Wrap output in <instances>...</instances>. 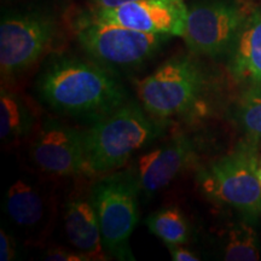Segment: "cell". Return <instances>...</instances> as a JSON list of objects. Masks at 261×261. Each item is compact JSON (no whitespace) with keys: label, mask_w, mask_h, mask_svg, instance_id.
I'll use <instances>...</instances> for the list:
<instances>
[{"label":"cell","mask_w":261,"mask_h":261,"mask_svg":"<svg viewBox=\"0 0 261 261\" xmlns=\"http://www.w3.org/2000/svg\"><path fill=\"white\" fill-rule=\"evenodd\" d=\"M38 92L58 114L92 122L127 103L123 86L106 68L76 57L51 61L39 75Z\"/></svg>","instance_id":"6da1fadb"},{"label":"cell","mask_w":261,"mask_h":261,"mask_svg":"<svg viewBox=\"0 0 261 261\" xmlns=\"http://www.w3.org/2000/svg\"><path fill=\"white\" fill-rule=\"evenodd\" d=\"M163 128L135 103H125L84 130L86 174L121 168L130 156L161 136Z\"/></svg>","instance_id":"7a4b0ae2"},{"label":"cell","mask_w":261,"mask_h":261,"mask_svg":"<svg viewBox=\"0 0 261 261\" xmlns=\"http://www.w3.org/2000/svg\"><path fill=\"white\" fill-rule=\"evenodd\" d=\"M259 162L256 143L241 142L198 174L201 190L210 200L255 220L261 217Z\"/></svg>","instance_id":"3957f363"},{"label":"cell","mask_w":261,"mask_h":261,"mask_svg":"<svg viewBox=\"0 0 261 261\" xmlns=\"http://www.w3.org/2000/svg\"><path fill=\"white\" fill-rule=\"evenodd\" d=\"M139 194L138 180L129 171L108 174L92 188L91 202L108 257L135 260L129 238L139 221Z\"/></svg>","instance_id":"277c9868"},{"label":"cell","mask_w":261,"mask_h":261,"mask_svg":"<svg viewBox=\"0 0 261 261\" xmlns=\"http://www.w3.org/2000/svg\"><path fill=\"white\" fill-rule=\"evenodd\" d=\"M204 89V76L189 56L166 61L154 73L136 84L143 109L158 119H168L190 112Z\"/></svg>","instance_id":"5b68a950"},{"label":"cell","mask_w":261,"mask_h":261,"mask_svg":"<svg viewBox=\"0 0 261 261\" xmlns=\"http://www.w3.org/2000/svg\"><path fill=\"white\" fill-rule=\"evenodd\" d=\"M77 40L91 57L107 65L133 67L149 60L171 35L151 34L94 18L79 21Z\"/></svg>","instance_id":"8992f818"},{"label":"cell","mask_w":261,"mask_h":261,"mask_svg":"<svg viewBox=\"0 0 261 261\" xmlns=\"http://www.w3.org/2000/svg\"><path fill=\"white\" fill-rule=\"evenodd\" d=\"M252 10L241 0H207L189 9L184 39L196 55L215 57L230 51Z\"/></svg>","instance_id":"52a82bcc"},{"label":"cell","mask_w":261,"mask_h":261,"mask_svg":"<svg viewBox=\"0 0 261 261\" xmlns=\"http://www.w3.org/2000/svg\"><path fill=\"white\" fill-rule=\"evenodd\" d=\"M56 22L39 12L9 15L0 23V69L3 77L27 70L54 41Z\"/></svg>","instance_id":"ba28073f"},{"label":"cell","mask_w":261,"mask_h":261,"mask_svg":"<svg viewBox=\"0 0 261 261\" xmlns=\"http://www.w3.org/2000/svg\"><path fill=\"white\" fill-rule=\"evenodd\" d=\"M189 9L184 0H135L110 9H94L92 16L135 31L182 37Z\"/></svg>","instance_id":"9c48e42d"},{"label":"cell","mask_w":261,"mask_h":261,"mask_svg":"<svg viewBox=\"0 0 261 261\" xmlns=\"http://www.w3.org/2000/svg\"><path fill=\"white\" fill-rule=\"evenodd\" d=\"M32 160L41 171L58 177L86 174L84 130L55 120L40 127L31 148Z\"/></svg>","instance_id":"30bf717a"},{"label":"cell","mask_w":261,"mask_h":261,"mask_svg":"<svg viewBox=\"0 0 261 261\" xmlns=\"http://www.w3.org/2000/svg\"><path fill=\"white\" fill-rule=\"evenodd\" d=\"M195 159L191 139L178 135L151 151L139 156L135 173L140 191L150 196L165 189Z\"/></svg>","instance_id":"8fae6325"},{"label":"cell","mask_w":261,"mask_h":261,"mask_svg":"<svg viewBox=\"0 0 261 261\" xmlns=\"http://www.w3.org/2000/svg\"><path fill=\"white\" fill-rule=\"evenodd\" d=\"M228 54L234 80L246 86L261 85V9L250 11Z\"/></svg>","instance_id":"7c38bea8"},{"label":"cell","mask_w":261,"mask_h":261,"mask_svg":"<svg viewBox=\"0 0 261 261\" xmlns=\"http://www.w3.org/2000/svg\"><path fill=\"white\" fill-rule=\"evenodd\" d=\"M64 228L69 243L75 250L90 260H107L102 233L92 202L84 197L68 201L64 211Z\"/></svg>","instance_id":"4fadbf2b"},{"label":"cell","mask_w":261,"mask_h":261,"mask_svg":"<svg viewBox=\"0 0 261 261\" xmlns=\"http://www.w3.org/2000/svg\"><path fill=\"white\" fill-rule=\"evenodd\" d=\"M4 210L17 226L33 228L44 219V196L31 182L18 179L6 192Z\"/></svg>","instance_id":"5bb4252c"},{"label":"cell","mask_w":261,"mask_h":261,"mask_svg":"<svg viewBox=\"0 0 261 261\" xmlns=\"http://www.w3.org/2000/svg\"><path fill=\"white\" fill-rule=\"evenodd\" d=\"M34 114L17 93L2 87L0 92V138L11 143L25 138L34 127Z\"/></svg>","instance_id":"9a60e30c"},{"label":"cell","mask_w":261,"mask_h":261,"mask_svg":"<svg viewBox=\"0 0 261 261\" xmlns=\"http://www.w3.org/2000/svg\"><path fill=\"white\" fill-rule=\"evenodd\" d=\"M254 219L244 217L227 228L223 257L228 261H255L260 259L259 236L253 226Z\"/></svg>","instance_id":"2e32d148"},{"label":"cell","mask_w":261,"mask_h":261,"mask_svg":"<svg viewBox=\"0 0 261 261\" xmlns=\"http://www.w3.org/2000/svg\"><path fill=\"white\" fill-rule=\"evenodd\" d=\"M146 226L156 237L168 246L184 244L190 238V226L177 207H167L150 214L146 219Z\"/></svg>","instance_id":"e0dca14e"},{"label":"cell","mask_w":261,"mask_h":261,"mask_svg":"<svg viewBox=\"0 0 261 261\" xmlns=\"http://www.w3.org/2000/svg\"><path fill=\"white\" fill-rule=\"evenodd\" d=\"M234 119L247 139L261 144V85L247 86L234 109Z\"/></svg>","instance_id":"ac0fdd59"},{"label":"cell","mask_w":261,"mask_h":261,"mask_svg":"<svg viewBox=\"0 0 261 261\" xmlns=\"http://www.w3.org/2000/svg\"><path fill=\"white\" fill-rule=\"evenodd\" d=\"M45 260L50 261H87L90 260L86 255L83 253L77 252H70V250L62 249V248H51L48 249L45 255L42 256Z\"/></svg>","instance_id":"d6986e66"},{"label":"cell","mask_w":261,"mask_h":261,"mask_svg":"<svg viewBox=\"0 0 261 261\" xmlns=\"http://www.w3.org/2000/svg\"><path fill=\"white\" fill-rule=\"evenodd\" d=\"M15 240L12 238L5 228L0 230V260L2 261H11L17 257V252H16Z\"/></svg>","instance_id":"ffe728a7"},{"label":"cell","mask_w":261,"mask_h":261,"mask_svg":"<svg viewBox=\"0 0 261 261\" xmlns=\"http://www.w3.org/2000/svg\"><path fill=\"white\" fill-rule=\"evenodd\" d=\"M168 250L172 260L174 261H198L201 259L197 254L192 252L189 248L184 247L182 244L168 246Z\"/></svg>","instance_id":"44dd1931"},{"label":"cell","mask_w":261,"mask_h":261,"mask_svg":"<svg viewBox=\"0 0 261 261\" xmlns=\"http://www.w3.org/2000/svg\"><path fill=\"white\" fill-rule=\"evenodd\" d=\"M130 2H135V0H93V4L94 9H110Z\"/></svg>","instance_id":"7402d4cb"},{"label":"cell","mask_w":261,"mask_h":261,"mask_svg":"<svg viewBox=\"0 0 261 261\" xmlns=\"http://www.w3.org/2000/svg\"><path fill=\"white\" fill-rule=\"evenodd\" d=\"M257 174H259V180H260V185H261V160L259 162V169H257Z\"/></svg>","instance_id":"603a6c76"}]
</instances>
